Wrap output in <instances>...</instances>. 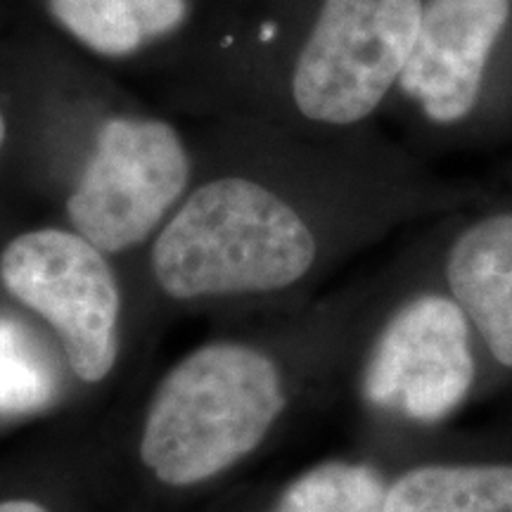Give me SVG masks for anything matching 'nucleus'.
I'll return each mask as SVG.
<instances>
[{
  "label": "nucleus",
  "mask_w": 512,
  "mask_h": 512,
  "mask_svg": "<svg viewBox=\"0 0 512 512\" xmlns=\"http://www.w3.org/2000/svg\"><path fill=\"white\" fill-rule=\"evenodd\" d=\"M316 235L292 204L247 178L202 185L152 247V271L174 299L285 290L316 261Z\"/></svg>",
  "instance_id": "nucleus-1"
},
{
  "label": "nucleus",
  "mask_w": 512,
  "mask_h": 512,
  "mask_svg": "<svg viewBox=\"0 0 512 512\" xmlns=\"http://www.w3.org/2000/svg\"><path fill=\"white\" fill-rule=\"evenodd\" d=\"M283 408V377L271 358L245 344H209L159 384L140 458L162 484H202L249 456Z\"/></svg>",
  "instance_id": "nucleus-2"
},
{
  "label": "nucleus",
  "mask_w": 512,
  "mask_h": 512,
  "mask_svg": "<svg viewBox=\"0 0 512 512\" xmlns=\"http://www.w3.org/2000/svg\"><path fill=\"white\" fill-rule=\"evenodd\" d=\"M396 91L441 133H512V0H425Z\"/></svg>",
  "instance_id": "nucleus-3"
},
{
  "label": "nucleus",
  "mask_w": 512,
  "mask_h": 512,
  "mask_svg": "<svg viewBox=\"0 0 512 512\" xmlns=\"http://www.w3.org/2000/svg\"><path fill=\"white\" fill-rule=\"evenodd\" d=\"M425 0H318L292 67L304 119L349 128L380 110L399 86Z\"/></svg>",
  "instance_id": "nucleus-4"
},
{
  "label": "nucleus",
  "mask_w": 512,
  "mask_h": 512,
  "mask_svg": "<svg viewBox=\"0 0 512 512\" xmlns=\"http://www.w3.org/2000/svg\"><path fill=\"white\" fill-rule=\"evenodd\" d=\"M0 280L17 302L53 325L79 380L95 384L112 373L121 294L102 249L76 230H31L5 247Z\"/></svg>",
  "instance_id": "nucleus-5"
},
{
  "label": "nucleus",
  "mask_w": 512,
  "mask_h": 512,
  "mask_svg": "<svg viewBox=\"0 0 512 512\" xmlns=\"http://www.w3.org/2000/svg\"><path fill=\"white\" fill-rule=\"evenodd\" d=\"M188 152L169 124L114 117L67 200L74 230L105 254L136 247L183 195Z\"/></svg>",
  "instance_id": "nucleus-6"
},
{
  "label": "nucleus",
  "mask_w": 512,
  "mask_h": 512,
  "mask_svg": "<svg viewBox=\"0 0 512 512\" xmlns=\"http://www.w3.org/2000/svg\"><path fill=\"white\" fill-rule=\"evenodd\" d=\"M475 375L465 311L451 294H422L396 311L377 339L363 394L373 406L434 422L465 401Z\"/></svg>",
  "instance_id": "nucleus-7"
},
{
  "label": "nucleus",
  "mask_w": 512,
  "mask_h": 512,
  "mask_svg": "<svg viewBox=\"0 0 512 512\" xmlns=\"http://www.w3.org/2000/svg\"><path fill=\"white\" fill-rule=\"evenodd\" d=\"M444 275L479 347L512 373V169L508 192L451 240Z\"/></svg>",
  "instance_id": "nucleus-8"
},
{
  "label": "nucleus",
  "mask_w": 512,
  "mask_h": 512,
  "mask_svg": "<svg viewBox=\"0 0 512 512\" xmlns=\"http://www.w3.org/2000/svg\"><path fill=\"white\" fill-rule=\"evenodd\" d=\"M380 512H512V460L411 467L384 489Z\"/></svg>",
  "instance_id": "nucleus-9"
},
{
  "label": "nucleus",
  "mask_w": 512,
  "mask_h": 512,
  "mask_svg": "<svg viewBox=\"0 0 512 512\" xmlns=\"http://www.w3.org/2000/svg\"><path fill=\"white\" fill-rule=\"evenodd\" d=\"M48 8L76 41L107 57L136 53L188 17V0H48Z\"/></svg>",
  "instance_id": "nucleus-10"
},
{
  "label": "nucleus",
  "mask_w": 512,
  "mask_h": 512,
  "mask_svg": "<svg viewBox=\"0 0 512 512\" xmlns=\"http://www.w3.org/2000/svg\"><path fill=\"white\" fill-rule=\"evenodd\" d=\"M57 389L55 370L22 323L0 316V413H31L48 406Z\"/></svg>",
  "instance_id": "nucleus-11"
},
{
  "label": "nucleus",
  "mask_w": 512,
  "mask_h": 512,
  "mask_svg": "<svg viewBox=\"0 0 512 512\" xmlns=\"http://www.w3.org/2000/svg\"><path fill=\"white\" fill-rule=\"evenodd\" d=\"M384 489L358 470H320L287 491L278 512H380Z\"/></svg>",
  "instance_id": "nucleus-12"
},
{
  "label": "nucleus",
  "mask_w": 512,
  "mask_h": 512,
  "mask_svg": "<svg viewBox=\"0 0 512 512\" xmlns=\"http://www.w3.org/2000/svg\"><path fill=\"white\" fill-rule=\"evenodd\" d=\"M0 512H48V510L34 501H3L0 503Z\"/></svg>",
  "instance_id": "nucleus-13"
},
{
  "label": "nucleus",
  "mask_w": 512,
  "mask_h": 512,
  "mask_svg": "<svg viewBox=\"0 0 512 512\" xmlns=\"http://www.w3.org/2000/svg\"><path fill=\"white\" fill-rule=\"evenodd\" d=\"M5 133H8V128H5V119H3V114H0V147H3V143H5Z\"/></svg>",
  "instance_id": "nucleus-14"
}]
</instances>
